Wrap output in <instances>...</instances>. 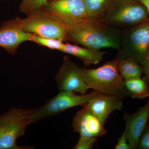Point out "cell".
<instances>
[{"instance_id":"6da1fadb","label":"cell","mask_w":149,"mask_h":149,"mask_svg":"<svg viewBox=\"0 0 149 149\" xmlns=\"http://www.w3.org/2000/svg\"><path fill=\"white\" fill-rule=\"evenodd\" d=\"M67 41L94 49L112 48L119 50L121 31L100 19L88 17L67 28Z\"/></svg>"},{"instance_id":"7a4b0ae2","label":"cell","mask_w":149,"mask_h":149,"mask_svg":"<svg viewBox=\"0 0 149 149\" xmlns=\"http://www.w3.org/2000/svg\"><path fill=\"white\" fill-rule=\"evenodd\" d=\"M80 71L90 89L105 95L120 96L124 98L128 97L124 80L118 69L116 59L95 69L81 67Z\"/></svg>"},{"instance_id":"3957f363","label":"cell","mask_w":149,"mask_h":149,"mask_svg":"<svg viewBox=\"0 0 149 149\" xmlns=\"http://www.w3.org/2000/svg\"><path fill=\"white\" fill-rule=\"evenodd\" d=\"M33 110L13 107L0 115V149H26L18 146L17 141L33 123Z\"/></svg>"},{"instance_id":"277c9868","label":"cell","mask_w":149,"mask_h":149,"mask_svg":"<svg viewBox=\"0 0 149 149\" xmlns=\"http://www.w3.org/2000/svg\"><path fill=\"white\" fill-rule=\"evenodd\" d=\"M149 19V14L139 0H113L102 21L118 27H131Z\"/></svg>"},{"instance_id":"5b68a950","label":"cell","mask_w":149,"mask_h":149,"mask_svg":"<svg viewBox=\"0 0 149 149\" xmlns=\"http://www.w3.org/2000/svg\"><path fill=\"white\" fill-rule=\"evenodd\" d=\"M24 18L16 17L10 20L15 26L27 33L43 37L67 41V27L41 10Z\"/></svg>"},{"instance_id":"8992f818","label":"cell","mask_w":149,"mask_h":149,"mask_svg":"<svg viewBox=\"0 0 149 149\" xmlns=\"http://www.w3.org/2000/svg\"><path fill=\"white\" fill-rule=\"evenodd\" d=\"M99 93L96 91L84 94L60 91L56 95L49 99L45 104L33 110L31 116L32 122L34 123L52 117L74 107L83 106Z\"/></svg>"},{"instance_id":"52a82bcc","label":"cell","mask_w":149,"mask_h":149,"mask_svg":"<svg viewBox=\"0 0 149 149\" xmlns=\"http://www.w3.org/2000/svg\"><path fill=\"white\" fill-rule=\"evenodd\" d=\"M149 50V19L121 31L118 54L132 58L142 65Z\"/></svg>"},{"instance_id":"ba28073f","label":"cell","mask_w":149,"mask_h":149,"mask_svg":"<svg viewBox=\"0 0 149 149\" xmlns=\"http://www.w3.org/2000/svg\"><path fill=\"white\" fill-rule=\"evenodd\" d=\"M40 10L67 28L88 17L83 0H55Z\"/></svg>"},{"instance_id":"9c48e42d","label":"cell","mask_w":149,"mask_h":149,"mask_svg":"<svg viewBox=\"0 0 149 149\" xmlns=\"http://www.w3.org/2000/svg\"><path fill=\"white\" fill-rule=\"evenodd\" d=\"M80 68L68 56H65L55 78L60 91H70L80 94L86 93L90 88L81 75Z\"/></svg>"},{"instance_id":"30bf717a","label":"cell","mask_w":149,"mask_h":149,"mask_svg":"<svg viewBox=\"0 0 149 149\" xmlns=\"http://www.w3.org/2000/svg\"><path fill=\"white\" fill-rule=\"evenodd\" d=\"M104 124L88 109L87 105L76 112L72 121L74 132L80 136L97 139L107 133Z\"/></svg>"},{"instance_id":"8fae6325","label":"cell","mask_w":149,"mask_h":149,"mask_svg":"<svg viewBox=\"0 0 149 149\" xmlns=\"http://www.w3.org/2000/svg\"><path fill=\"white\" fill-rule=\"evenodd\" d=\"M123 119L125 123L123 132L127 137L130 149H137L139 139L149 120V99L135 113H124Z\"/></svg>"},{"instance_id":"7c38bea8","label":"cell","mask_w":149,"mask_h":149,"mask_svg":"<svg viewBox=\"0 0 149 149\" xmlns=\"http://www.w3.org/2000/svg\"><path fill=\"white\" fill-rule=\"evenodd\" d=\"M124 98L120 96L100 93L91 99L86 105L91 111L105 124L111 113L122 109Z\"/></svg>"},{"instance_id":"4fadbf2b","label":"cell","mask_w":149,"mask_h":149,"mask_svg":"<svg viewBox=\"0 0 149 149\" xmlns=\"http://www.w3.org/2000/svg\"><path fill=\"white\" fill-rule=\"evenodd\" d=\"M33 35L19 29L9 20L4 22L0 28V47L14 54L22 43L31 41Z\"/></svg>"},{"instance_id":"5bb4252c","label":"cell","mask_w":149,"mask_h":149,"mask_svg":"<svg viewBox=\"0 0 149 149\" xmlns=\"http://www.w3.org/2000/svg\"><path fill=\"white\" fill-rule=\"evenodd\" d=\"M61 52L80 59L85 66L98 64L103 59L104 56L106 53L99 50L71 45L68 42L65 43Z\"/></svg>"},{"instance_id":"9a60e30c","label":"cell","mask_w":149,"mask_h":149,"mask_svg":"<svg viewBox=\"0 0 149 149\" xmlns=\"http://www.w3.org/2000/svg\"><path fill=\"white\" fill-rule=\"evenodd\" d=\"M116 59L118 72L123 80L142 77L144 74L143 68L136 60L119 55Z\"/></svg>"},{"instance_id":"2e32d148","label":"cell","mask_w":149,"mask_h":149,"mask_svg":"<svg viewBox=\"0 0 149 149\" xmlns=\"http://www.w3.org/2000/svg\"><path fill=\"white\" fill-rule=\"evenodd\" d=\"M128 96L133 99H144L149 97V86L144 77L124 80Z\"/></svg>"},{"instance_id":"e0dca14e","label":"cell","mask_w":149,"mask_h":149,"mask_svg":"<svg viewBox=\"0 0 149 149\" xmlns=\"http://www.w3.org/2000/svg\"><path fill=\"white\" fill-rule=\"evenodd\" d=\"M113 0H83L88 17L102 20Z\"/></svg>"},{"instance_id":"ac0fdd59","label":"cell","mask_w":149,"mask_h":149,"mask_svg":"<svg viewBox=\"0 0 149 149\" xmlns=\"http://www.w3.org/2000/svg\"><path fill=\"white\" fill-rule=\"evenodd\" d=\"M48 3V0H22L19 10L28 16L40 10Z\"/></svg>"},{"instance_id":"d6986e66","label":"cell","mask_w":149,"mask_h":149,"mask_svg":"<svg viewBox=\"0 0 149 149\" xmlns=\"http://www.w3.org/2000/svg\"><path fill=\"white\" fill-rule=\"evenodd\" d=\"M31 42L39 45L46 47L52 50H57L61 52L65 43L61 40L54 38L43 37L33 35Z\"/></svg>"},{"instance_id":"ffe728a7","label":"cell","mask_w":149,"mask_h":149,"mask_svg":"<svg viewBox=\"0 0 149 149\" xmlns=\"http://www.w3.org/2000/svg\"><path fill=\"white\" fill-rule=\"evenodd\" d=\"M97 141V138L80 136L78 142L72 149H91Z\"/></svg>"},{"instance_id":"44dd1931","label":"cell","mask_w":149,"mask_h":149,"mask_svg":"<svg viewBox=\"0 0 149 149\" xmlns=\"http://www.w3.org/2000/svg\"><path fill=\"white\" fill-rule=\"evenodd\" d=\"M137 148L149 149V123H147L139 139Z\"/></svg>"},{"instance_id":"7402d4cb","label":"cell","mask_w":149,"mask_h":149,"mask_svg":"<svg viewBox=\"0 0 149 149\" xmlns=\"http://www.w3.org/2000/svg\"><path fill=\"white\" fill-rule=\"evenodd\" d=\"M115 149H130L128 139L124 132H123L121 136L118 139L117 143L115 147Z\"/></svg>"},{"instance_id":"603a6c76","label":"cell","mask_w":149,"mask_h":149,"mask_svg":"<svg viewBox=\"0 0 149 149\" xmlns=\"http://www.w3.org/2000/svg\"><path fill=\"white\" fill-rule=\"evenodd\" d=\"M142 66L144 70L143 77L149 86V50Z\"/></svg>"},{"instance_id":"cb8c5ba5","label":"cell","mask_w":149,"mask_h":149,"mask_svg":"<svg viewBox=\"0 0 149 149\" xmlns=\"http://www.w3.org/2000/svg\"><path fill=\"white\" fill-rule=\"evenodd\" d=\"M139 1L145 6L149 14V0H139Z\"/></svg>"},{"instance_id":"d4e9b609","label":"cell","mask_w":149,"mask_h":149,"mask_svg":"<svg viewBox=\"0 0 149 149\" xmlns=\"http://www.w3.org/2000/svg\"><path fill=\"white\" fill-rule=\"evenodd\" d=\"M55 1V0H48V2H49L52 1Z\"/></svg>"}]
</instances>
